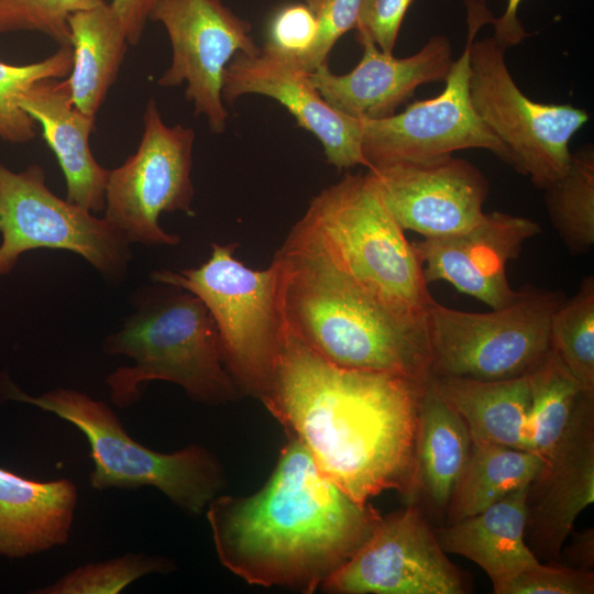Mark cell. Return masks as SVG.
I'll return each instance as SVG.
<instances>
[{"label":"cell","instance_id":"6da1fadb","mask_svg":"<svg viewBox=\"0 0 594 594\" xmlns=\"http://www.w3.org/2000/svg\"><path fill=\"white\" fill-rule=\"evenodd\" d=\"M428 383L333 364L287 331L260 398L319 470L360 504L387 490L408 504L418 407Z\"/></svg>","mask_w":594,"mask_h":594},{"label":"cell","instance_id":"7a4b0ae2","mask_svg":"<svg viewBox=\"0 0 594 594\" xmlns=\"http://www.w3.org/2000/svg\"><path fill=\"white\" fill-rule=\"evenodd\" d=\"M265 485L249 496L217 495L207 506L221 564L252 585L320 588L367 540L382 516L360 504L287 435Z\"/></svg>","mask_w":594,"mask_h":594},{"label":"cell","instance_id":"3957f363","mask_svg":"<svg viewBox=\"0 0 594 594\" xmlns=\"http://www.w3.org/2000/svg\"><path fill=\"white\" fill-rule=\"evenodd\" d=\"M274 257L280 266V306L289 333L339 366L428 383L426 315L388 307L289 238Z\"/></svg>","mask_w":594,"mask_h":594},{"label":"cell","instance_id":"277c9868","mask_svg":"<svg viewBox=\"0 0 594 594\" xmlns=\"http://www.w3.org/2000/svg\"><path fill=\"white\" fill-rule=\"evenodd\" d=\"M287 238L397 311L426 315L433 301L414 243L385 207L369 172L348 173L321 190Z\"/></svg>","mask_w":594,"mask_h":594},{"label":"cell","instance_id":"5b68a950","mask_svg":"<svg viewBox=\"0 0 594 594\" xmlns=\"http://www.w3.org/2000/svg\"><path fill=\"white\" fill-rule=\"evenodd\" d=\"M156 284L139 295L134 312L103 342L107 354L134 361L106 378L112 403L121 408L134 405L141 398L140 386L151 381L174 383L208 405L240 398L243 394L223 364L217 329L204 302L177 286Z\"/></svg>","mask_w":594,"mask_h":594},{"label":"cell","instance_id":"8992f818","mask_svg":"<svg viewBox=\"0 0 594 594\" xmlns=\"http://www.w3.org/2000/svg\"><path fill=\"white\" fill-rule=\"evenodd\" d=\"M238 243H212L198 267L152 273L154 283L183 288L208 309L223 364L243 395L268 389L287 336L280 306V266L254 270L235 256Z\"/></svg>","mask_w":594,"mask_h":594},{"label":"cell","instance_id":"52a82bcc","mask_svg":"<svg viewBox=\"0 0 594 594\" xmlns=\"http://www.w3.org/2000/svg\"><path fill=\"white\" fill-rule=\"evenodd\" d=\"M1 387L7 399L55 414L80 430L90 446L89 480L96 490L152 486L183 510L198 515L223 487L222 465L199 444L161 453L131 438L106 403L81 392L57 388L31 396L8 377L1 378Z\"/></svg>","mask_w":594,"mask_h":594},{"label":"cell","instance_id":"ba28073f","mask_svg":"<svg viewBox=\"0 0 594 594\" xmlns=\"http://www.w3.org/2000/svg\"><path fill=\"white\" fill-rule=\"evenodd\" d=\"M565 298L560 290L526 286L516 299L487 312L446 307L426 311L431 376L507 380L527 375L550 350V320Z\"/></svg>","mask_w":594,"mask_h":594},{"label":"cell","instance_id":"9c48e42d","mask_svg":"<svg viewBox=\"0 0 594 594\" xmlns=\"http://www.w3.org/2000/svg\"><path fill=\"white\" fill-rule=\"evenodd\" d=\"M506 48L494 36L470 47V94L475 112L505 145L509 164L546 189L568 169L570 140L588 121V113L569 103L528 98L514 81Z\"/></svg>","mask_w":594,"mask_h":594},{"label":"cell","instance_id":"30bf717a","mask_svg":"<svg viewBox=\"0 0 594 594\" xmlns=\"http://www.w3.org/2000/svg\"><path fill=\"white\" fill-rule=\"evenodd\" d=\"M468 40L436 97L410 103L403 112L382 119H361V148L367 168L416 162L482 148L509 164L505 145L474 110L470 94V47L480 29L494 16L485 0H464Z\"/></svg>","mask_w":594,"mask_h":594},{"label":"cell","instance_id":"8fae6325","mask_svg":"<svg viewBox=\"0 0 594 594\" xmlns=\"http://www.w3.org/2000/svg\"><path fill=\"white\" fill-rule=\"evenodd\" d=\"M0 276L35 249L80 255L109 280L122 279L131 260L130 242L107 219L57 197L41 165L13 172L0 163Z\"/></svg>","mask_w":594,"mask_h":594},{"label":"cell","instance_id":"7c38bea8","mask_svg":"<svg viewBox=\"0 0 594 594\" xmlns=\"http://www.w3.org/2000/svg\"><path fill=\"white\" fill-rule=\"evenodd\" d=\"M194 141L191 128L166 125L156 101L147 102L136 151L109 170L106 184L103 218L130 243L148 246L179 243V235L164 231L158 218L163 212L174 211L195 216L191 208Z\"/></svg>","mask_w":594,"mask_h":594},{"label":"cell","instance_id":"4fadbf2b","mask_svg":"<svg viewBox=\"0 0 594 594\" xmlns=\"http://www.w3.org/2000/svg\"><path fill=\"white\" fill-rule=\"evenodd\" d=\"M340 594H465L466 574L448 558L417 504L382 517L361 548L321 587Z\"/></svg>","mask_w":594,"mask_h":594},{"label":"cell","instance_id":"5bb4252c","mask_svg":"<svg viewBox=\"0 0 594 594\" xmlns=\"http://www.w3.org/2000/svg\"><path fill=\"white\" fill-rule=\"evenodd\" d=\"M150 20L165 28L172 45V63L157 80L161 87L186 82L185 97L195 113L205 116L215 133L226 129L224 72L242 53L258 55L251 24L234 14L222 0H160Z\"/></svg>","mask_w":594,"mask_h":594},{"label":"cell","instance_id":"9a60e30c","mask_svg":"<svg viewBox=\"0 0 594 594\" xmlns=\"http://www.w3.org/2000/svg\"><path fill=\"white\" fill-rule=\"evenodd\" d=\"M367 172L397 223L424 239L462 232L485 215L487 178L475 165L452 154L391 163Z\"/></svg>","mask_w":594,"mask_h":594},{"label":"cell","instance_id":"2e32d148","mask_svg":"<svg viewBox=\"0 0 594 594\" xmlns=\"http://www.w3.org/2000/svg\"><path fill=\"white\" fill-rule=\"evenodd\" d=\"M593 502L594 393L583 392L527 488L525 540L539 561L560 562L576 517Z\"/></svg>","mask_w":594,"mask_h":594},{"label":"cell","instance_id":"e0dca14e","mask_svg":"<svg viewBox=\"0 0 594 594\" xmlns=\"http://www.w3.org/2000/svg\"><path fill=\"white\" fill-rule=\"evenodd\" d=\"M540 232V224L529 218L493 211L468 230L422 239L414 246L427 285L444 280L496 309L513 302L519 293L508 283L507 262Z\"/></svg>","mask_w":594,"mask_h":594},{"label":"cell","instance_id":"ac0fdd59","mask_svg":"<svg viewBox=\"0 0 594 594\" xmlns=\"http://www.w3.org/2000/svg\"><path fill=\"white\" fill-rule=\"evenodd\" d=\"M246 94L280 102L297 124L320 141L327 161L337 169L365 166L361 148V119L331 107L310 79V73L292 58L265 47L258 55L238 53L228 64L222 99L232 103Z\"/></svg>","mask_w":594,"mask_h":594},{"label":"cell","instance_id":"d6986e66","mask_svg":"<svg viewBox=\"0 0 594 594\" xmlns=\"http://www.w3.org/2000/svg\"><path fill=\"white\" fill-rule=\"evenodd\" d=\"M360 63L343 75L332 73L324 63L310 73L322 98L336 110L358 119H382L395 113L416 89L443 81L453 65L450 40L436 35L414 55L398 58L382 52L370 40Z\"/></svg>","mask_w":594,"mask_h":594},{"label":"cell","instance_id":"ffe728a7","mask_svg":"<svg viewBox=\"0 0 594 594\" xmlns=\"http://www.w3.org/2000/svg\"><path fill=\"white\" fill-rule=\"evenodd\" d=\"M19 106L41 125L64 174L66 199L90 212L105 210L109 170L96 161L89 145L96 117L77 109L66 81L55 78L32 84L20 95Z\"/></svg>","mask_w":594,"mask_h":594},{"label":"cell","instance_id":"44dd1931","mask_svg":"<svg viewBox=\"0 0 594 594\" xmlns=\"http://www.w3.org/2000/svg\"><path fill=\"white\" fill-rule=\"evenodd\" d=\"M78 493L74 482H40L0 468V556L23 558L68 541Z\"/></svg>","mask_w":594,"mask_h":594},{"label":"cell","instance_id":"7402d4cb","mask_svg":"<svg viewBox=\"0 0 594 594\" xmlns=\"http://www.w3.org/2000/svg\"><path fill=\"white\" fill-rule=\"evenodd\" d=\"M527 488L435 529L443 551L476 563L488 575L495 594H501L517 574L540 562L525 540Z\"/></svg>","mask_w":594,"mask_h":594},{"label":"cell","instance_id":"603a6c76","mask_svg":"<svg viewBox=\"0 0 594 594\" xmlns=\"http://www.w3.org/2000/svg\"><path fill=\"white\" fill-rule=\"evenodd\" d=\"M471 447L465 424L428 381L418 407L415 485L409 504L422 499L431 509L446 515Z\"/></svg>","mask_w":594,"mask_h":594},{"label":"cell","instance_id":"cb8c5ba5","mask_svg":"<svg viewBox=\"0 0 594 594\" xmlns=\"http://www.w3.org/2000/svg\"><path fill=\"white\" fill-rule=\"evenodd\" d=\"M429 384L463 420L472 442L522 449L530 402L528 375L493 381L430 376Z\"/></svg>","mask_w":594,"mask_h":594},{"label":"cell","instance_id":"d4e9b609","mask_svg":"<svg viewBox=\"0 0 594 594\" xmlns=\"http://www.w3.org/2000/svg\"><path fill=\"white\" fill-rule=\"evenodd\" d=\"M73 65L65 80L73 105L96 117L117 79L128 38L110 2L74 12L68 18Z\"/></svg>","mask_w":594,"mask_h":594},{"label":"cell","instance_id":"484cf974","mask_svg":"<svg viewBox=\"0 0 594 594\" xmlns=\"http://www.w3.org/2000/svg\"><path fill=\"white\" fill-rule=\"evenodd\" d=\"M543 460L527 450L472 442L468 461L454 485L446 524L475 515L507 495L527 487Z\"/></svg>","mask_w":594,"mask_h":594},{"label":"cell","instance_id":"4316f807","mask_svg":"<svg viewBox=\"0 0 594 594\" xmlns=\"http://www.w3.org/2000/svg\"><path fill=\"white\" fill-rule=\"evenodd\" d=\"M527 375L530 402L522 449L543 460L562 436L584 391L551 348Z\"/></svg>","mask_w":594,"mask_h":594},{"label":"cell","instance_id":"83f0119b","mask_svg":"<svg viewBox=\"0 0 594 594\" xmlns=\"http://www.w3.org/2000/svg\"><path fill=\"white\" fill-rule=\"evenodd\" d=\"M552 227L571 254H585L594 245V148L574 153L565 173L546 189Z\"/></svg>","mask_w":594,"mask_h":594},{"label":"cell","instance_id":"f1b7e54d","mask_svg":"<svg viewBox=\"0 0 594 594\" xmlns=\"http://www.w3.org/2000/svg\"><path fill=\"white\" fill-rule=\"evenodd\" d=\"M550 348L582 389L594 393V277H584L578 292L564 298L550 320Z\"/></svg>","mask_w":594,"mask_h":594},{"label":"cell","instance_id":"f546056e","mask_svg":"<svg viewBox=\"0 0 594 594\" xmlns=\"http://www.w3.org/2000/svg\"><path fill=\"white\" fill-rule=\"evenodd\" d=\"M73 65L72 46H61L51 56L35 63L14 65L0 62V139L26 143L36 135L35 121L19 106L20 95L37 80L62 79Z\"/></svg>","mask_w":594,"mask_h":594},{"label":"cell","instance_id":"4dcf8cb0","mask_svg":"<svg viewBox=\"0 0 594 594\" xmlns=\"http://www.w3.org/2000/svg\"><path fill=\"white\" fill-rule=\"evenodd\" d=\"M175 569L168 558L130 552L109 561L81 565L34 593L116 594L144 575L165 574Z\"/></svg>","mask_w":594,"mask_h":594},{"label":"cell","instance_id":"1f68e13d","mask_svg":"<svg viewBox=\"0 0 594 594\" xmlns=\"http://www.w3.org/2000/svg\"><path fill=\"white\" fill-rule=\"evenodd\" d=\"M106 0H0V34L42 33L59 46H70L68 18Z\"/></svg>","mask_w":594,"mask_h":594},{"label":"cell","instance_id":"d6a6232c","mask_svg":"<svg viewBox=\"0 0 594 594\" xmlns=\"http://www.w3.org/2000/svg\"><path fill=\"white\" fill-rule=\"evenodd\" d=\"M314 13L318 34L314 47L300 62L311 73L327 58L337 41L350 30H355L365 0H304Z\"/></svg>","mask_w":594,"mask_h":594},{"label":"cell","instance_id":"836d02e7","mask_svg":"<svg viewBox=\"0 0 594 594\" xmlns=\"http://www.w3.org/2000/svg\"><path fill=\"white\" fill-rule=\"evenodd\" d=\"M594 573L562 562L537 564L508 582L501 594H593Z\"/></svg>","mask_w":594,"mask_h":594},{"label":"cell","instance_id":"e575fe53","mask_svg":"<svg viewBox=\"0 0 594 594\" xmlns=\"http://www.w3.org/2000/svg\"><path fill=\"white\" fill-rule=\"evenodd\" d=\"M317 34L311 10L305 3H290L273 15L264 47L300 64L314 47Z\"/></svg>","mask_w":594,"mask_h":594},{"label":"cell","instance_id":"d590c367","mask_svg":"<svg viewBox=\"0 0 594 594\" xmlns=\"http://www.w3.org/2000/svg\"><path fill=\"white\" fill-rule=\"evenodd\" d=\"M415 0H365L356 40H370L382 52L393 54L405 14Z\"/></svg>","mask_w":594,"mask_h":594},{"label":"cell","instance_id":"8d00e7d4","mask_svg":"<svg viewBox=\"0 0 594 594\" xmlns=\"http://www.w3.org/2000/svg\"><path fill=\"white\" fill-rule=\"evenodd\" d=\"M160 0H110L124 29L129 45H136Z\"/></svg>","mask_w":594,"mask_h":594},{"label":"cell","instance_id":"74e56055","mask_svg":"<svg viewBox=\"0 0 594 594\" xmlns=\"http://www.w3.org/2000/svg\"><path fill=\"white\" fill-rule=\"evenodd\" d=\"M522 0H508L507 8L501 18L493 19L495 40L505 48L522 42L528 33L517 16V10Z\"/></svg>","mask_w":594,"mask_h":594},{"label":"cell","instance_id":"f35d334b","mask_svg":"<svg viewBox=\"0 0 594 594\" xmlns=\"http://www.w3.org/2000/svg\"><path fill=\"white\" fill-rule=\"evenodd\" d=\"M562 558L566 565L591 570L594 564V529L573 532L571 544L561 550L560 561Z\"/></svg>","mask_w":594,"mask_h":594}]
</instances>
